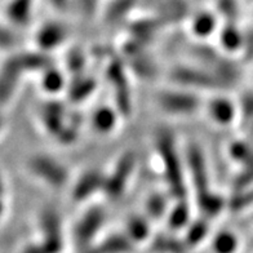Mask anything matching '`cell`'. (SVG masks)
<instances>
[{
    "label": "cell",
    "instance_id": "cell-1",
    "mask_svg": "<svg viewBox=\"0 0 253 253\" xmlns=\"http://www.w3.org/2000/svg\"><path fill=\"white\" fill-rule=\"evenodd\" d=\"M158 153L162 157L164 167V176L168 182L170 193L180 200L186 197V189L183 183V176L181 172V163L178 159L174 145L173 136L168 132H163L158 136L157 140Z\"/></svg>",
    "mask_w": 253,
    "mask_h": 253
},
{
    "label": "cell",
    "instance_id": "cell-21",
    "mask_svg": "<svg viewBox=\"0 0 253 253\" xmlns=\"http://www.w3.org/2000/svg\"><path fill=\"white\" fill-rule=\"evenodd\" d=\"M253 204V187L251 190H240L238 191L235 199L230 202V208L234 211H240Z\"/></svg>",
    "mask_w": 253,
    "mask_h": 253
},
{
    "label": "cell",
    "instance_id": "cell-19",
    "mask_svg": "<svg viewBox=\"0 0 253 253\" xmlns=\"http://www.w3.org/2000/svg\"><path fill=\"white\" fill-rule=\"evenodd\" d=\"M167 208H168V200L160 194H154L146 202V211L150 218L163 216L167 212Z\"/></svg>",
    "mask_w": 253,
    "mask_h": 253
},
{
    "label": "cell",
    "instance_id": "cell-17",
    "mask_svg": "<svg viewBox=\"0 0 253 253\" xmlns=\"http://www.w3.org/2000/svg\"><path fill=\"white\" fill-rule=\"evenodd\" d=\"M183 200V199H182ZM182 200L180 204L168 212V225L170 229H181V227L186 226L190 220V211L186 203H183Z\"/></svg>",
    "mask_w": 253,
    "mask_h": 253
},
{
    "label": "cell",
    "instance_id": "cell-8",
    "mask_svg": "<svg viewBox=\"0 0 253 253\" xmlns=\"http://www.w3.org/2000/svg\"><path fill=\"white\" fill-rule=\"evenodd\" d=\"M208 114L216 123L226 126L237 117V107L225 97H216L208 103Z\"/></svg>",
    "mask_w": 253,
    "mask_h": 253
},
{
    "label": "cell",
    "instance_id": "cell-4",
    "mask_svg": "<svg viewBox=\"0 0 253 253\" xmlns=\"http://www.w3.org/2000/svg\"><path fill=\"white\" fill-rule=\"evenodd\" d=\"M158 103L166 113L173 115H190L199 107V98L195 94L180 92V90H166L158 96Z\"/></svg>",
    "mask_w": 253,
    "mask_h": 253
},
{
    "label": "cell",
    "instance_id": "cell-2",
    "mask_svg": "<svg viewBox=\"0 0 253 253\" xmlns=\"http://www.w3.org/2000/svg\"><path fill=\"white\" fill-rule=\"evenodd\" d=\"M27 172L48 186L61 187L67 181V169L54 158L45 154H35L26 162Z\"/></svg>",
    "mask_w": 253,
    "mask_h": 253
},
{
    "label": "cell",
    "instance_id": "cell-18",
    "mask_svg": "<svg viewBox=\"0 0 253 253\" xmlns=\"http://www.w3.org/2000/svg\"><path fill=\"white\" fill-rule=\"evenodd\" d=\"M130 242L132 240L128 237L123 235H113L106 239L101 246L102 253H126L130 250Z\"/></svg>",
    "mask_w": 253,
    "mask_h": 253
},
{
    "label": "cell",
    "instance_id": "cell-13",
    "mask_svg": "<svg viewBox=\"0 0 253 253\" xmlns=\"http://www.w3.org/2000/svg\"><path fill=\"white\" fill-rule=\"evenodd\" d=\"M198 202H199V208L207 217L217 216L223 210V207L226 206L222 197L211 193V191L203 194V195H199Z\"/></svg>",
    "mask_w": 253,
    "mask_h": 253
},
{
    "label": "cell",
    "instance_id": "cell-16",
    "mask_svg": "<svg viewBox=\"0 0 253 253\" xmlns=\"http://www.w3.org/2000/svg\"><path fill=\"white\" fill-rule=\"evenodd\" d=\"M238 246V238L230 231H221L213 239V250L216 253H235Z\"/></svg>",
    "mask_w": 253,
    "mask_h": 253
},
{
    "label": "cell",
    "instance_id": "cell-26",
    "mask_svg": "<svg viewBox=\"0 0 253 253\" xmlns=\"http://www.w3.org/2000/svg\"><path fill=\"white\" fill-rule=\"evenodd\" d=\"M7 211V204H5V199H0V221L3 220L4 214Z\"/></svg>",
    "mask_w": 253,
    "mask_h": 253
},
{
    "label": "cell",
    "instance_id": "cell-15",
    "mask_svg": "<svg viewBox=\"0 0 253 253\" xmlns=\"http://www.w3.org/2000/svg\"><path fill=\"white\" fill-rule=\"evenodd\" d=\"M149 230H150L149 220L141 216L130 217L126 222V233L130 240H138V242L145 240L149 235Z\"/></svg>",
    "mask_w": 253,
    "mask_h": 253
},
{
    "label": "cell",
    "instance_id": "cell-5",
    "mask_svg": "<svg viewBox=\"0 0 253 253\" xmlns=\"http://www.w3.org/2000/svg\"><path fill=\"white\" fill-rule=\"evenodd\" d=\"M134 167V157L132 154H126L124 157L120 158L115 169L110 176L105 177L103 190L111 199H117L124 191L126 181L129 180Z\"/></svg>",
    "mask_w": 253,
    "mask_h": 253
},
{
    "label": "cell",
    "instance_id": "cell-27",
    "mask_svg": "<svg viewBox=\"0 0 253 253\" xmlns=\"http://www.w3.org/2000/svg\"><path fill=\"white\" fill-rule=\"evenodd\" d=\"M4 128H5V118L3 115V109H0V136L3 134Z\"/></svg>",
    "mask_w": 253,
    "mask_h": 253
},
{
    "label": "cell",
    "instance_id": "cell-25",
    "mask_svg": "<svg viewBox=\"0 0 253 253\" xmlns=\"http://www.w3.org/2000/svg\"><path fill=\"white\" fill-rule=\"evenodd\" d=\"M5 193H7V183L4 180V176L0 172V199H5Z\"/></svg>",
    "mask_w": 253,
    "mask_h": 253
},
{
    "label": "cell",
    "instance_id": "cell-12",
    "mask_svg": "<svg viewBox=\"0 0 253 253\" xmlns=\"http://www.w3.org/2000/svg\"><path fill=\"white\" fill-rule=\"evenodd\" d=\"M117 122L118 117L109 107H101V109H98L93 114V118H92L93 128L97 132H100V133H110L111 130L115 128V126H117Z\"/></svg>",
    "mask_w": 253,
    "mask_h": 253
},
{
    "label": "cell",
    "instance_id": "cell-14",
    "mask_svg": "<svg viewBox=\"0 0 253 253\" xmlns=\"http://www.w3.org/2000/svg\"><path fill=\"white\" fill-rule=\"evenodd\" d=\"M62 74L60 71H57L56 69H52V66L48 67L47 70H44L42 73V78H40V87L44 92H47L49 94H54L57 92H60L63 87Z\"/></svg>",
    "mask_w": 253,
    "mask_h": 253
},
{
    "label": "cell",
    "instance_id": "cell-22",
    "mask_svg": "<svg viewBox=\"0 0 253 253\" xmlns=\"http://www.w3.org/2000/svg\"><path fill=\"white\" fill-rule=\"evenodd\" d=\"M16 45V35L9 27L0 24V50H10Z\"/></svg>",
    "mask_w": 253,
    "mask_h": 253
},
{
    "label": "cell",
    "instance_id": "cell-11",
    "mask_svg": "<svg viewBox=\"0 0 253 253\" xmlns=\"http://www.w3.org/2000/svg\"><path fill=\"white\" fill-rule=\"evenodd\" d=\"M31 0H10L5 8V14L13 26H25L29 22Z\"/></svg>",
    "mask_w": 253,
    "mask_h": 253
},
{
    "label": "cell",
    "instance_id": "cell-7",
    "mask_svg": "<svg viewBox=\"0 0 253 253\" xmlns=\"http://www.w3.org/2000/svg\"><path fill=\"white\" fill-rule=\"evenodd\" d=\"M189 163L191 176H193L194 186L198 190L199 195L208 193V178H207V170L204 159L200 151L197 147H191L189 153Z\"/></svg>",
    "mask_w": 253,
    "mask_h": 253
},
{
    "label": "cell",
    "instance_id": "cell-3",
    "mask_svg": "<svg viewBox=\"0 0 253 253\" xmlns=\"http://www.w3.org/2000/svg\"><path fill=\"white\" fill-rule=\"evenodd\" d=\"M26 75L20 58L16 54L7 57L0 65V109L13 100L22 78Z\"/></svg>",
    "mask_w": 253,
    "mask_h": 253
},
{
    "label": "cell",
    "instance_id": "cell-20",
    "mask_svg": "<svg viewBox=\"0 0 253 253\" xmlns=\"http://www.w3.org/2000/svg\"><path fill=\"white\" fill-rule=\"evenodd\" d=\"M207 233H208V226L204 220L197 221L190 225L189 230H187L186 240L190 244H198L199 242L203 240V238L206 237Z\"/></svg>",
    "mask_w": 253,
    "mask_h": 253
},
{
    "label": "cell",
    "instance_id": "cell-10",
    "mask_svg": "<svg viewBox=\"0 0 253 253\" xmlns=\"http://www.w3.org/2000/svg\"><path fill=\"white\" fill-rule=\"evenodd\" d=\"M65 39V31L56 25L43 26L37 34V44L42 50H49L61 45Z\"/></svg>",
    "mask_w": 253,
    "mask_h": 253
},
{
    "label": "cell",
    "instance_id": "cell-23",
    "mask_svg": "<svg viewBox=\"0 0 253 253\" xmlns=\"http://www.w3.org/2000/svg\"><path fill=\"white\" fill-rule=\"evenodd\" d=\"M213 26V21L211 18H203L202 17L194 24V31H195L198 37H207V35H210V33H212Z\"/></svg>",
    "mask_w": 253,
    "mask_h": 253
},
{
    "label": "cell",
    "instance_id": "cell-28",
    "mask_svg": "<svg viewBox=\"0 0 253 253\" xmlns=\"http://www.w3.org/2000/svg\"><path fill=\"white\" fill-rule=\"evenodd\" d=\"M252 129H253V122H252Z\"/></svg>",
    "mask_w": 253,
    "mask_h": 253
},
{
    "label": "cell",
    "instance_id": "cell-24",
    "mask_svg": "<svg viewBox=\"0 0 253 253\" xmlns=\"http://www.w3.org/2000/svg\"><path fill=\"white\" fill-rule=\"evenodd\" d=\"M240 113L246 119L253 120V93L246 94L242 102V107H240Z\"/></svg>",
    "mask_w": 253,
    "mask_h": 253
},
{
    "label": "cell",
    "instance_id": "cell-6",
    "mask_svg": "<svg viewBox=\"0 0 253 253\" xmlns=\"http://www.w3.org/2000/svg\"><path fill=\"white\" fill-rule=\"evenodd\" d=\"M103 183H105V176H102L100 172H96V170L85 172L83 176H80V178L74 186V200L83 202V200L88 199L98 190H103Z\"/></svg>",
    "mask_w": 253,
    "mask_h": 253
},
{
    "label": "cell",
    "instance_id": "cell-9",
    "mask_svg": "<svg viewBox=\"0 0 253 253\" xmlns=\"http://www.w3.org/2000/svg\"><path fill=\"white\" fill-rule=\"evenodd\" d=\"M103 222V212L101 208H92L88 211L87 213L84 214L83 218L78 223V238L85 242V239H90V237H93L97 233V230L100 229V226Z\"/></svg>",
    "mask_w": 253,
    "mask_h": 253
}]
</instances>
